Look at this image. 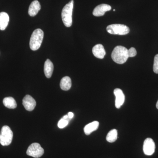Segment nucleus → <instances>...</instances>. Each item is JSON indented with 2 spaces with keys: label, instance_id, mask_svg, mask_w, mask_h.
I'll list each match as a JSON object with an SVG mask.
<instances>
[{
  "label": "nucleus",
  "instance_id": "423d86ee",
  "mask_svg": "<svg viewBox=\"0 0 158 158\" xmlns=\"http://www.w3.org/2000/svg\"><path fill=\"white\" fill-rule=\"evenodd\" d=\"M44 153V150L39 143H34L31 144L27 150L28 156L38 158L42 156Z\"/></svg>",
  "mask_w": 158,
  "mask_h": 158
},
{
  "label": "nucleus",
  "instance_id": "0eeeda50",
  "mask_svg": "<svg viewBox=\"0 0 158 158\" xmlns=\"http://www.w3.org/2000/svg\"><path fill=\"white\" fill-rule=\"evenodd\" d=\"M156 145L154 141L151 138H147L144 140L143 144V152L147 156H151L155 151Z\"/></svg>",
  "mask_w": 158,
  "mask_h": 158
},
{
  "label": "nucleus",
  "instance_id": "aec40b11",
  "mask_svg": "<svg viewBox=\"0 0 158 158\" xmlns=\"http://www.w3.org/2000/svg\"><path fill=\"white\" fill-rule=\"evenodd\" d=\"M153 69L155 73L158 74V54L155 56Z\"/></svg>",
  "mask_w": 158,
  "mask_h": 158
},
{
  "label": "nucleus",
  "instance_id": "20e7f679",
  "mask_svg": "<svg viewBox=\"0 0 158 158\" xmlns=\"http://www.w3.org/2000/svg\"><path fill=\"white\" fill-rule=\"evenodd\" d=\"M13 132L8 126H4L0 132V143L3 146L11 144L13 139Z\"/></svg>",
  "mask_w": 158,
  "mask_h": 158
},
{
  "label": "nucleus",
  "instance_id": "7ed1b4c3",
  "mask_svg": "<svg viewBox=\"0 0 158 158\" xmlns=\"http://www.w3.org/2000/svg\"><path fill=\"white\" fill-rule=\"evenodd\" d=\"M44 32L40 29L35 30L31 35L30 41V48L33 51L39 49L44 38Z\"/></svg>",
  "mask_w": 158,
  "mask_h": 158
},
{
  "label": "nucleus",
  "instance_id": "9b49d317",
  "mask_svg": "<svg viewBox=\"0 0 158 158\" xmlns=\"http://www.w3.org/2000/svg\"><path fill=\"white\" fill-rule=\"evenodd\" d=\"M92 53L94 56L100 59H103L106 54L104 47L101 44L94 46L92 48Z\"/></svg>",
  "mask_w": 158,
  "mask_h": 158
},
{
  "label": "nucleus",
  "instance_id": "f257e3e1",
  "mask_svg": "<svg viewBox=\"0 0 158 158\" xmlns=\"http://www.w3.org/2000/svg\"><path fill=\"white\" fill-rule=\"evenodd\" d=\"M127 48L122 46H117L112 52L111 57L113 61L117 64H122L127 62L129 58Z\"/></svg>",
  "mask_w": 158,
  "mask_h": 158
},
{
  "label": "nucleus",
  "instance_id": "dca6fc26",
  "mask_svg": "<svg viewBox=\"0 0 158 158\" xmlns=\"http://www.w3.org/2000/svg\"><path fill=\"white\" fill-rule=\"evenodd\" d=\"M60 86L62 90L65 91L69 90L72 86L70 78L69 77H65L62 78L60 82Z\"/></svg>",
  "mask_w": 158,
  "mask_h": 158
},
{
  "label": "nucleus",
  "instance_id": "393cba45",
  "mask_svg": "<svg viewBox=\"0 0 158 158\" xmlns=\"http://www.w3.org/2000/svg\"><path fill=\"white\" fill-rule=\"evenodd\" d=\"M113 11H115V9H114V10H113Z\"/></svg>",
  "mask_w": 158,
  "mask_h": 158
},
{
  "label": "nucleus",
  "instance_id": "2eb2a0df",
  "mask_svg": "<svg viewBox=\"0 0 158 158\" xmlns=\"http://www.w3.org/2000/svg\"><path fill=\"white\" fill-rule=\"evenodd\" d=\"M99 123L98 121H95L90 123L84 128V132L85 135H89L91 133L96 131L98 129Z\"/></svg>",
  "mask_w": 158,
  "mask_h": 158
},
{
  "label": "nucleus",
  "instance_id": "4468645a",
  "mask_svg": "<svg viewBox=\"0 0 158 158\" xmlns=\"http://www.w3.org/2000/svg\"><path fill=\"white\" fill-rule=\"evenodd\" d=\"M9 17L8 14L5 12L0 13V30L4 31L8 25Z\"/></svg>",
  "mask_w": 158,
  "mask_h": 158
},
{
  "label": "nucleus",
  "instance_id": "39448f33",
  "mask_svg": "<svg viewBox=\"0 0 158 158\" xmlns=\"http://www.w3.org/2000/svg\"><path fill=\"white\" fill-rule=\"evenodd\" d=\"M107 31L111 34L115 35H126L130 32V29L127 26L120 24H114L108 26Z\"/></svg>",
  "mask_w": 158,
  "mask_h": 158
},
{
  "label": "nucleus",
  "instance_id": "f8f14e48",
  "mask_svg": "<svg viewBox=\"0 0 158 158\" xmlns=\"http://www.w3.org/2000/svg\"><path fill=\"white\" fill-rule=\"evenodd\" d=\"M41 9V6L39 2L37 0L33 1L29 6L28 13L31 17H34L37 15Z\"/></svg>",
  "mask_w": 158,
  "mask_h": 158
},
{
  "label": "nucleus",
  "instance_id": "412c9836",
  "mask_svg": "<svg viewBox=\"0 0 158 158\" xmlns=\"http://www.w3.org/2000/svg\"><path fill=\"white\" fill-rule=\"evenodd\" d=\"M128 54L129 57H133L137 55V51L135 48H131L128 50Z\"/></svg>",
  "mask_w": 158,
  "mask_h": 158
},
{
  "label": "nucleus",
  "instance_id": "a211bd4d",
  "mask_svg": "<svg viewBox=\"0 0 158 158\" xmlns=\"http://www.w3.org/2000/svg\"><path fill=\"white\" fill-rule=\"evenodd\" d=\"M118 132L116 129L111 130L106 136V140L110 143H113L117 140Z\"/></svg>",
  "mask_w": 158,
  "mask_h": 158
},
{
  "label": "nucleus",
  "instance_id": "ddd939ff",
  "mask_svg": "<svg viewBox=\"0 0 158 158\" xmlns=\"http://www.w3.org/2000/svg\"><path fill=\"white\" fill-rule=\"evenodd\" d=\"M54 65L52 62L49 59H47L44 63V73L45 76L48 78H50L52 75L53 72Z\"/></svg>",
  "mask_w": 158,
  "mask_h": 158
},
{
  "label": "nucleus",
  "instance_id": "1a4fd4ad",
  "mask_svg": "<svg viewBox=\"0 0 158 158\" xmlns=\"http://www.w3.org/2000/svg\"><path fill=\"white\" fill-rule=\"evenodd\" d=\"M111 6L107 4H103L98 5L95 8L93 11V15L96 17L103 16L106 11L111 10Z\"/></svg>",
  "mask_w": 158,
  "mask_h": 158
},
{
  "label": "nucleus",
  "instance_id": "b1692460",
  "mask_svg": "<svg viewBox=\"0 0 158 158\" xmlns=\"http://www.w3.org/2000/svg\"><path fill=\"white\" fill-rule=\"evenodd\" d=\"M156 106L157 109H158V100L157 102L156 105Z\"/></svg>",
  "mask_w": 158,
  "mask_h": 158
},
{
  "label": "nucleus",
  "instance_id": "6e6552de",
  "mask_svg": "<svg viewBox=\"0 0 158 158\" xmlns=\"http://www.w3.org/2000/svg\"><path fill=\"white\" fill-rule=\"evenodd\" d=\"M23 105L26 110L32 111L36 106V102L34 99L30 95H27L23 100Z\"/></svg>",
  "mask_w": 158,
  "mask_h": 158
},
{
  "label": "nucleus",
  "instance_id": "f3484780",
  "mask_svg": "<svg viewBox=\"0 0 158 158\" xmlns=\"http://www.w3.org/2000/svg\"><path fill=\"white\" fill-rule=\"evenodd\" d=\"M3 104L9 109H14L17 107V103L14 98L11 97L5 98L3 99Z\"/></svg>",
  "mask_w": 158,
  "mask_h": 158
},
{
  "label": "nucleus",
  "instance_id": "4be33fe9",
  "mask_svg": "<svg viewBox=\"0 0 158 158\" xmlns=\"http://www.w3.org/2000/svg\"><path fill=\"white\" fill-rule=\"evenodd\" d=\"M68 116L69 119H71V118H72L73 117L74 114L73 113H72V112H69V113H68Z\"/></svg>",
  "mask_w": 158,
  "mask_h": 158
},
{
  "label": "nucleus",
  "instance_id": "f03ea898",
  "mask_svg": "<svg viewBox=\"0 0 158 158\" xmlns=\"http://www.w3.org/2000/svg\"><path fill=\"white\" fill-rule=\"evenodd\" d=\"M73 0H71L63 8L62 12V21L65 27H69L72 25V14L73 8Z\"/></svg>",
  "mask_w": 158,
  "mask_h": 158
},
{
  "label": "nucleus",
  "instance_id": "9d476101",
  "mask_svg": "<svg viewBox=\"0 0 158 158\" xmlns=\"http://www.w3.org/2000/svg\"><path fill=\"white\" fill-rule=\"evenodd\" d=\"M114 94L116 96L115 106L117 109H119L124 102L125 98L124 94L121 89L116 88L114 90Z\"/></svg>",
  "mask_w": 158,
  "mask_h": 158
},
{
  "label": "nucleus",
  "instance_id": "5701e85b",
  "mask_svg": "<svg viewBox=\"0 0 158 158\" xmlns=\"http://www.w3.org/2000/svg\"><path fill=\"white\" fill-rule=\"evenodd\" d=\"M63 118L65 119H69V118L68 115H65V116H64V117H63Z\"/></svg>",
  "mask_w": 158,
  "mask_h": 158
},
{
  "label": "nucleus",
  "instance_id": "6ab92c4d",
  "mask_svg": "<svg viewBox=\"0 0 158 158\" xmlns=\"http://www.w3.org/2000/svg\"><path fill=\"white\" fill-rule=\"evenodd\" d=\"M68 123L69 119H65L62 118L58 122V126L59 128L62 129L67 126Z\"/></svg>",
  "mask_w": 158,
  "mask_h": 158
}]
</instances>
